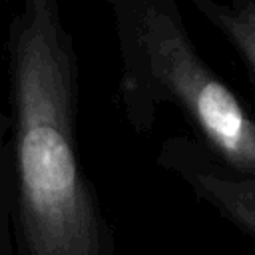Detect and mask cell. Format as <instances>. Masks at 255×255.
I'll list each match as a JSON object with an SVG mask.
<instances>
[{"label":"cell","instance_id":"cell-1","mask_svg":"<svg viewBox=\"0 0 255 255\" xmlns=\"http://www.w3.org/2000/svg\"><path fill=\"white\" fill-rule=\"evenodd\" d=\"M12 203L26 255H116L78 149V60L58 0H24L10 34Z\"/></svg>","mask_w":255,"mask_h":255},{"label":"cell","instance_id":"cell-2","mask_svg":"<svg viewBox=\"0 0 255 255\" xmlns=\"http://www.w3.org/2000/svg\"><path fill=\"white\" fill-rule=\"evenodd\" d=\"M120 52V102L145 133L173 106L195 139L227 167L255 177V116L191 42L179 0H108Z\"/></svg>","mask_w":255,"mask_h":255},{"label":"cell","instance_id":"cell-3","mask_svg":"<svg viewBox=\"0 0 255 255\" xmlns=\"http://www.w3.org/2000/svg\"><path fill=\"white\" fill-rule=\"evenodd\" d=\"M159 165L175 173L201 201L243 233L255 237V177L215 159L197 139L171 137L159 151Z\"/></svg>","mask_w":255,"mask_h":255},{"label":"cell","instance_id":"cell-4","mask_svg":"<svg viewBox=\"0 0 255 255\" xmlns=\"http://www.w3.org/2000/svg\"><path fill=\"white\" fill-rule=\"evenodd\" d=\"M195 8L235 50L255 84V0H179Z\"/></svg>","mask_w":255,"mask_h":255}]
</instances>
